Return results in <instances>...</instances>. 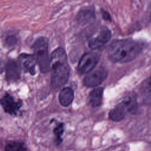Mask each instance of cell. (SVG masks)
<instances>
[{
    "mask_svg": "<svg viewBox=\"0 0 151 151\" xmlns=\"http://www.w3.org/2000/svg\"><path fill=\"white\" fill-rule=\"evenodd\" d=\"M141 44L132 40H117L113 41L108 49V57L114 63H127L135 59L141 52Z\"/></svg>",
    "mask_w": 151,
    "mask_h": 151,
    "instance_id": "6da1fadb",
    "label": "cell"
},
{
    "mask_svg": "<svg viewBox=\"0 0 151 151\" xmlns=\"http://www.w3.org/2000/svg\"><path fill=\"white\" fill-rule=\"evenodd\" d=\"M51 69V86L58 88L64 86L68 81L70 76V67L65 50L57 48L52 52L50 58Z\"/></svg>",
    "mask_w": 151,
    "mask_h": 151,
    "instance_id": "7a4b0ae2",
    "label": "cell"
},
{
    "mask_svg": "<svg viewBox=\"0 0 151 151\" xmlns=\"http://www.w3.org/2000/svg\"><path fill=\"white\" fill-rule=\"evenodd\" d=\"M34 58L41 72L45 73L50 69V59L48 56V40L45 37L38 38L33 45Z\"/></svg>",
    "mask_w": 151,
    "mask_h": 151,
    "instance_id": "3957f363",
    "label": "cell"
},
{
    "mask_svg": "<svg viewBox=\"0 0 151 151\" xmlns=\"http://www.w3.org/2000/svg\"><path fill=\"white\" fill-rule=\"evenodd\" d=\"M101 54L99 51L92 50L85 53L80 58L78 65V72L81 74L90 73L100 60Z\"/></svg>",
    "mask_w": 151,
    "mask_h": 151,
    "instance_id": "277c9868",
    "label": "cell"
},
{
    "mask_svg": "<svg viewBox=\"0 0 151 151\" xmlns=\"http://www.w3.org/2000/svg\"><path fill=\"white\" fill-rule=\"evenodd\" d=\"M111 38L110 31L105 27L100 28L88 40V46L93 50L103 48Z\"/></svg>",
    "mask_w": 151,
    "mask_h": 151,
    "instance_id": "5b68a950",
    "label": "cell"
},
{
    "mask_svg": "<svg viewBox=\"0 0 151 151\" xmlns=\"http://www.w3.org/2000/svg\"><path fill=\"white\" fill-rule=\"evenodd\" d=\"M0 104L5 112L11 116H15L22 106V102L21 100L16 101L12 96L6 93L0 98Z\"/></svg>",
    "mask_w": 151,
    "mask_h": 151,
    "instance_id": "8992f818",
    "label": "cell"
},
{
    "mask_svg": "<svg viewBox=\"0 0 151 151\" xmlns=\"http://www.w3.org/2000/svg\"><path fill=\"white\" fill-rule=\"evenodd\" d=\"M107 76V70L103 67H100L85 77L83 80L84 85L87 87L98 86L106 78Z\"/></svg>",
    "mask_w": 151,
    "mask_h": 151,
    "instance_id": "52a82bcc",
    "label": "cell"
},
{
    "mask_svg": "<svg viewBox=\"0 0 151 151\" xmlns=\"http://www.w3.org/2000/svg\"><path fill=\"white\" fill-rule=\"evenodd\" d=\"M18 64L21 68L25 72H28L34 75L35 73L36 61L34 55L27 54H21L18 58Z\"/></svg>",
    "mask_w": 151,
    "mask_h": 151,
    "instance_id": "ba28073f",
    "label": "cell"
},
{
    "mask_svg": "<svg viewBox=\"0 0 151 151\" xmlns=\"http://www.w3.org/2000/svg\"><path fill=\"white\" fill-rule=\"evenodd\" d=\"M21 68L15 60H9L6 66V79L8 82H14L19 79Z\"/></svg>",
    "mask_w": 151,
    "mask_h": 151,
    "instance_id": "9c48e42d",
    "label": "cell"
},
{
    "mask_svg": "<svg viewBox=\"0 0 151 151\" xmlns=\"http://www.w3.org/2000/svg\"><path fill=\"white\" fill-rule=\"evenodd\" d=\"M127 109L124 102L122 100L109 113V118L114 122H119L123 120L126 114Z\"/></svg>",
    "mask_w": 151,
    "mask_h": 151,
    "instance_id": "30bf717a",
    "label": "cell"
},
{
    "mask_svg": "<svg viewBox=\"0 0 151 151\" xmlns=\"http://www.w3.org/2000/svg\"><path fill=\"white\" fill-rule=\"evenodd\" d=\"M103 94V88L102 87H98L91 91L88 97L89 105L93 108L99 107L102 103Z\"/></svg>",
    "mask_w": 151,
    "mask_h": 151,
    "instance_id": "8fae6325",
    "label": "cell"
},
{
    "mask_svg": "<svg viewBox=\"0 0 151 151\" xmlns=\"http://www.w3.org/2000/svg\"><path fill=\"white\" fill-rule=\"evenodd\" d=\"M60 103L64 107H67L72 103L74 99V91L70 87L62 89L58 96Z\"/></svg>",
    "mask_w": 151,
    "mask_h": 151,
    "instance_id": "7c38bea8",
    "label": "cell"
},
{
    "mask_svg": "<svg viewBox=\"0 0 151 151\" xmlns=\"http://www.w3.org/2000/svg\"><path fill=\"white\" fill-rule=\"evenodd\" d=\"M94 12L90 9H85L81 11L77 16V21L80 24H86L91 21L94 18Z\"/></svg>",
    "mask_w": 151,
    "mask_h": 151,
    "instance_id": "4fadbf2b",
    "label": "cell"
},
{
    "mask_svg": "<svg viewBox=\"0 0 151 151\" xmlns=\"http://www.w3.org/2000/svg\"><path fill=\"white\" fill-rule=\"evenodd\" d=\"M123 100L127 107V111L133 114L137 112L138 107L136 101V97L134 94L127 95L123 99Z\"/></svg>",
    "mask_w": 151,
    "mask_h": 151,
    "instance_id": "5bb4252c",
    "label": "cell"
},
{
    "mask_svg": "<svg viewBox=\"0 0 151 151\" xmlns=\"http://www.w3.org/2000/svg\"><path fill=\"white\" fill-rule=\"evenodd\" d=\"M4 151H27V147L23 142L12 141L5 145Z\"/></svg>",
    "mask_w": 151,
    "mask_h": 151,
    "instance_id": "9a60e30c",
    "label": "cell"
},
{
    "mask_svg": "<svg viewBox=\"0 0 151 151\" xmlns=\"http://www.w3.org/2000/svg\"><path fill=\"white\" fill-rule=\"evenodd\" d=\"M54 133L55 136V143L57 145H60L62 142L61 135L64 132V123H60L54 128Z\"/></svg>",
    "mask_w": 151,
    "mask_h": 151,
    "instance_id": "2e32d148",
    "label": "cell"
},
{
    "mask_svg": "<svg viewBox=\"0 0 151 151\" xmlns=\"http://www.w3.org/2000/svg\"><path fill=\"white\" fill-rule=\"evenodd\" d=\"M5 41V44L8 47H11L15 45L17 42V38L14 35H9L6 38Z\"/></svg>",
    "mask_w": 151,
    "mask_h": 151,
    "instance_id": "e0dca14e",
    "label": "cell"
},
{
    "mask_svg": "<svg viewBox=\"0 0 151 151\" xmlns=\"http://www.w3.org/2000/svg\"><path fill=\"white\" fill-rule=\"evenodd\" d=\"M101 14L103 16V18L105 19V20H107V21H111V17L109 15V14L106 12L104 10H101Z\"/></svg>",
    "mask_w": 151,
    "mask_h": 151,
    "instance_id": "ac0fdd59",
    "label": "cell"
},
{
    "mask_svg": "<svg viewBox=\"0 0 151 151\" xmlns=\"http://www.w3.org/2000/svg\"><path fill=\"white\" fill-rule=\"evenodd\" d=\"M5 69V65L3 61L0 59V74L2 73Z\"/></svg>",
    "mask_w": 151,
    "mask_h": 151,
    "instance_id": "d6986e66",
    "label": "cell"
}]
</instances>
